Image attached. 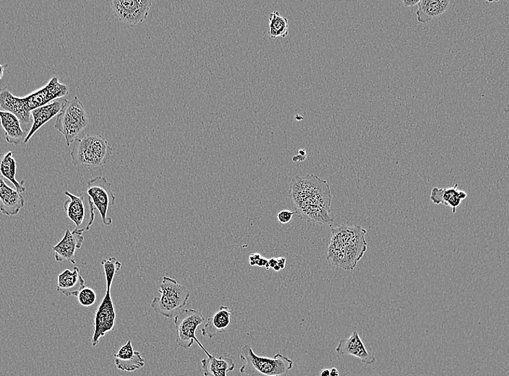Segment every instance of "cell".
<instances>
[{
  "label": "cell",
  "mask_w": 509,
  "mask_h": 376,
  "mask_svg": "<svg viewBox=\"0 0 509 376\" xmlns=\"http://www.w3.org/2000/svg\"><path fill=\"white\" fill-rule=\"evenodd\" d=\"M289 194L300 219L321 225L334 221L330 216L332 192L326 180L312 174L297 176L292 180Z\"/></svg>",
  "instance_id": "obj_1"
},
{
  "label": "cell",
  "mask_w": 509,
  "mask_h": 376,
  "mask_svg": "<svg viewBox=\"0 0 509 376\" xmlns=\"http://www.w3.org/2000/svg\"><path fill=\"white\" fill-rule=\"evenodd\" d=\"M331 232L327 259L339 268L353 271L367 252V231L359 225H342Z\"/></svg>",
  "instance_id": "obj_2"
},
{
  "label": "cell",
  "mask_w": 509,
  "mask_h": 376,
  "mask_svg": "<svg viewBox=\"0 0 509 376\" xmlns=\"http://www.w3.org/2000/svg\"><path fill=\"white\" fill-rule=\"evenodd\" d=\"M69 88L57 76L47 85L24 97L14 96L8 87L0 90V109L15 115L24 124L32 120V111L67 95Z\"/></svg>",
  "instance_id": "obj_3"
},
{
  "label": "cell",
  "mask_w": 509,
  "mask_h": 376,
  "mask_svg": "<svg viewBox=\"0 0 509 376\" xmlns=\"http://www.w3.org/2000/svg\"><path fill=\"white\" fill-rule=\"evenodd\" d=\"M240 357L244 362L240 372L249 376H286L294 365L292 360L281 353L273 357L258 356L247 344L242 346Z\"/></svg>",
  "instance_id": "obj_4"
},
{
  "label": "cell",
  "mask_w": 509,
  "mask_h": 376,
  "mask_svg": "<svg viewBox=\"0 0 509 376\" xmlns=\"http://www.w3.org/2000/svg\"><path fill=\"white\" fill-rule=\"evenodd\" d=\"M113 151L102 136L88 134L73 142L71 153L72 163L86 168H98L107 163Z\"/></svg>",
  "instance_id": "obj_5"
},
{
  "label": "cell",
  "mask_w": 509,
  "mask_h": 376,
  "mask_svg": "<svg viewBox=\"0 0 509 376\" xmlns=\"http://www.w3.org/2000/svg\"><path fill=\"white\" fill-rule=\"evenodd\" d=\"M160 297H155L150 303L151 308L158 314L174 318L185 307L190 298L188 288L174 280L163 276L159 285Z\"/></svg>",
  "instance_id": "obj_6"
},
{
  "label": "cell",
  "mask_w": 509,
  "mask_h": 376,
  "mask_svg": "<svg viewBox=\"0 0 509 376\" xmlns=\"http://www.w3.org/2000/svg\"><path fill=\"white\" fill-rule=\"evenodd\" d=\"M89 121L84 105L78 98L64 100L63 106L54 124V129L61 133L67 146H70L84 131Z\"/></svg>",
  "instance_id": "obj_7"
},
{
  "label": "cell",
  "mask_w": 509,
  "mask_h": 376,
  "mask_svg": "<svg viewBox=\"0 0 509 376\" xmlns=\"http://www.w3.org/2000/svg\"><path fill=\"white\" fill-rule=\"evenodd\" d=\"M204 322L205 318L199 311L194 309H183L174 318L176 329V342L185 349H190L192 344L196 343L205 355L210 357L212 355L205 349L196 338L197 329Z\"/></svg>",
  "instance_id": "obj_8"
},
{
  "label": "cell",
  "mask_w": 509,
  "mask_h": 376,
  "mask_svg": "<svg viewBox=\"0 0 509 376\" xmlns=\"http://www.w3.org/2000/svg\"><path fill=\"white\" fill-rule=\"evenodd\" d=\"M65 194L69 199L64 203V210L67 217L74 223V230L82 234L90 230L94 222L95 208L87 193L80 197L68 191Z\"/></svg>",
  "instance_id": "obj_9"
},
{
  "label": "cell",
  "mask_w": 509,
  "mask_h": 376,
  "mask_svg": "<svg viewBox=\"0 0 509 376\" xmlns=\"http://www.w3.org/2000/svg\"><path fill=\"white\" fill-rule=\"evenodd\" d=\"M87 195L93 204L102 217L104 225L106 226L113 224V219L108 217L110 208L115 205L116 198L112 191V185L106 178L98 176L91 179L87 182Z\"/></svg>",
  "instance_id": "obj_10"
},
{
  "label": "cell",
  "mask_w": 509,
  "mask_h": 376,
  "mask_svg": "<svg viewBox=\"0 0 509 376\" xmlns=\"http://www.w3.org/2000/svg\"><path fill=\"white\" fill-rule=\"evenodd\" d=\"M116 311L111 296V290L106 289L105 296L95 314L94 332L91 340L93 347L98 346L106 333L114 329Z\"/></svg>",
  "instance_id": "obj_11"
},
{
  "label": "cell",
  "mask_w": 509,
  "mask_h": 376,
  "mask_svg": "<svg viewBox=\"0 0 509 376\" xmlns=\"http://www.w3.org/2000/svg\"><path fill=\"white\" fill-rule=\"evenodd\" d=\"M151 5L150 0H114L111 2L115 16L120 21L132 25L145 21Z\"/></svg>",
  "instance_id": "obj_12"
},
{
  "label": "cell",
  "mask_w": 509,
  "mask_h": 376,
  "mask_svg": "<svg viewBox=\"0 0 509 376\" xmlns=\"http://www.w3.org/2000/svg\"><path fill=\"white\" fill-rule=\"evenodd\" d=\"M336 353L339 357L354 356L367 366H373L376 363V357L367 351L357 331H353L349 338L340 340Z\"/></svg>",
  "instance_id": "obj_13"
},
{
  "label": "cell",
  "mask_w": 509,
  "mask_h": 376,
  "mask_svg": "<svg viewBox=\"0 0 509 376\" xmlns=\"http://www.w3.org/2000/svg\"><path fill=\"white\" fill-rule=\"evenodd\" d=\"M84 238L82 233L76 230H67L62 241L53 247L54 258L58 262L68 261L76 263V252L84 243Z\"/></svg>",
  "instance_id": "obj_14"
},
{
  "label": "cell",
  "mask_w": 509,
  "mask_h": 376,
  "mask_svg": "<svg viewBox=\"0 0 509 376\" xmlns=\"http://www.w3.org/2000/svg\"><path fill=\"white\" fill-rule=\"evenodd\" d=\"M24 204L22 195L8 186L5 180L0 179V211L8 217L16 216Z\"/></svg>",
  "instance_id": "obj_15"
},
{
  "label": "cell",
  "mask_w": 509,
  "mask_h": 376,
  "mask_svg": "<svg viewBox=\"0 0 509 376\" xmlns=\"http://www.w3.org/2000/svg\"><path fill=\"white\" fill-rule=\"evenodd\" d=\"M114 357L115 366L120 371L134 372L145 366V360L140 352L134 350L131 340L122 346Z\"/></svg>",
  "instance_id": "obj_16"
},
{
  "label": "cell",
  "mask_w": 509,
  "mask_h": 376,
  "mask_svg": "<svg viewBox=\"0 0 509 376\" xmlns=\"http://www.w3.org/2000/svg\"><path fill=\"white\" fill-rule=\"evenodd\" d=\"M64 100L53 101L46 105L37 108L32 111V118L33 124L32 129L25 139L24 144L30 141L32 137L45 124L54 117L58 115L63 106Z\"/></svg>",
  "instance_id": "obj_17"
},
{
  "label": "cell",
  "mask_w": 509,
  "mask_h": 376,
  "mask_svg": "<svg viewBox=\"0 0 509 376\" xmlns=\"http://www.w3.org/2000/svg\"><path fill=\"white\" fill-rule=\"evenodd\" d=\"M85 287L84 278L77 267L73 271L66 269L58 276L57 290L67 297H77L80 290Z\"/></svg>",
  "instance_id": "obj_18"
},
{
  "label": "cell",
  "mask_w": 509,
  "mask_h": 376,
  "mask_svg": "<svg viewBox=\"0 0 509 376\" xmlns=\"http://www.w3.org/2000/svg\"><path fill=\"white\" fill-rule=\"evenodd\" d=\"M0 124L8 144L18 146L24 142L27 133L23 130L21 122L15 115L0 109Z\"/></svg>",
  "instance_id": "obj_19"
},
{
  "label": "cell",
  "mask_w": 509,
  "mask_h": 376,
  "mask_svg": "<svg viewBox=\"0 0 509 376\" xmlns=\"http://www.w3.org/2000/svg\"><path fill=\"white\" fill-rule=\"evenodd\" d=\"M231 310L227 306H220L219 310L208 318L202 329V336L213 339L218 333L225 332L231 324Z\"/></svg>",
  "instance_id": "obj_20"
},
{
  "label": "cell",
  "mask_w": 509,
  "mask_h": 376,
  "mask_svg": "<svg viewBox=\"0 0 509 376\" xmlns=\"http://www.w3.org/2000/svg\"><path fill=\"white\" fill-rule=\"evenodd\" d=\"M457 188L458 184L449 188H434L431 192V200L435 204H444L451 206L453 213L455 214L457 208L467 197L466 192L459 190Z\"/></svg>",
  "instance_id": "obj_21"
},
{
  "label": "cell",
  "mask_w": 509,
  "mask_h": 376,
  "mask_svg": "<svg viewBox=\"0 0 509 376\" xmlns=\"http://www.w3.org/2000/svg\"><path fill=\"white\" fill-rule=\"evenodd\" d=\"M235 362L229 357H216L213 355L201 360V370L204 376H227L236 369Z\"/></svg>",
  "instance_id": "obj_22"
},
{
  "label": "cell",
  "mask_w": 509,
  "mask_h": 376,
  "mask_svg": "<svg viewBox=\"0 0 509 376\" xmlns=\"http://www.w3.org/2000/svg\"><path fill=\"white\" fill-rule=\"evenodd\" d=\"M450 0H420L417 11L418 21L425 23L442 15L449 8Z\"/></svg>",
  "instance_id": "obj_23"
},
{
  "label": "cell",
  "mask_w": 509,
  "mask_h": 376,
  "mask_svg": "<svg viewBox=\"0 0 509 376\" xmlns=\"http://www.w3.org/2000/svg\"><path fill=\"white\" fill-rule=\"evenodd\" d=\"M17 162L13 157V152L9 151L5 154H0V179H7L21 194L25 192V181L18 182L16 179Z\"/></svg>",
  "instance_id": "obj_24"
},
{
  "label": "cell",
  "mask_w": 509,
  "mask_h": 376,
  "mask_svg": "<svg viewBox=\"0 0 509 376\" xmlns=\"http://www.w3.org/2000/svg\"><path fill=\"white\" fill-rule=\"evenodd\" d=\"M269 35L272 38L286 37L289 34L288 19L282 16L278 11H273L269 15Z\"/></svg>",
  "instance_id": "obj_25"
},
{
  "label": "cell",
  "mask_w": 509,
  "mask_h": 376,
  "mask_svg": "<svg viewBox=\"0 0 509 376\" xmlns=\"http://www.w3.org/2000/svg\"><path fill=\"white\" fill-rule=\"evenodd\" d=\"M102 265L104 270L106 289L111 290L115 276L122 267V263L115 257H110L108 259L103 260Z\"/></svg>",
  "instance_id": "obj_26"
},
{
  "label": "cell",
  "mask_w": 509,
  "mask_h": 376,
  "mask_svg": "<svg viewBox=\"0 0 509 376\" xmlns=\"http://www.w3.org/2000/svg\"><path fill=\"white\" fill-rule=\"evenodd\" d=\"M77 297L79 303L84 306V307H90L98 300V296H96L95 291L93 289L87 287L80 290Z\"/></svg>",
  "instance_id": "obj_27"
},
{
  "label": "cell",
  "mask_w": 509,
  "mask_h": 376,
  "mask_svg": "<svg viewBox=\"0 0 509 376\" xmlns=\"http://www.w3.org/2000/svg\"><path fill=\"white\" fill-rule=\"evenodd\" d=\"M295 214H296V212L284 210L280 212L278 214V219L281 224H287V223L290 222L292 220V218Z\"/></svg>",
  "instance_id": "obj_28"
},
{
  "label": "cell",
  "mask_w": 509,
  "mask_h": 376,
  "mask_svg": "<svg viewBox=\"0 0 509 376\" xmlns=\"http://www.w3.org/2000/svg\"><path fill=\"white\" fill-rule=\"evenodd\" d=\"M261 257L262 256H261V255L258 254H252L249 257V262H250L251 266L252 267L257 266L258 261Z\"/></svg>",
  "instance_id": "obj_29"
},
{
  "label": "cell",
  "mask_w": 509,
  "mask_h": 376,
  "mask_svg": "<svg viewBox=\"0 0 509 376\" xmlns=\"http://www.w3.org/2000/svg\"><path fill=\"white\" fill-rule=\"evenodd\" d=\"M420 0H404L403 5L405 7H411L418 5Z\"/></svg>",
  "instance_id": "obj_30"
},
{
  "label": "cell",
  "mask_w": 509,
  "mask_h": 376,
  "mask_svg": "<svg viewBox=\"0 0 509 376\" xmlns=\"http://www.w3.org/2000/svg\"><path fill=\"white\" fill-rule=\"evenodd\" d=\"M278 265L282 269H284L286 266V259L284 257H280L277 258Z\"/></svg>",
  "instance_id": "obj_31"
},
{
  "label": "cell",
  "mask_w": 509,
  "mask_h": 376,
  "mask_svg": "<svg viewBox=\"0 0 509 376\" xmlns=\"http://www.w3.org/2000/svg\"><path fill=\"white\" fill-rule=\"evenodd\" d=\"M268 263V260L264 257H261L258 261L257 267H266Z\"/></svg>",
  "instance_id": "obj_32"
},
{
  "label": "cell",
  "mask_w": 509,
  "mask_h": 376,
  "mask_svg": "<svg viewBox=\"0 0 509 376\" xmlns=\"http://www.w3.org/2000/svg\"><path fill=\"white\" fill-rule=\"evenodd\" d=\"M268 265L269 268H273L275 266L278 265V261L277 258H271L269 260H268Z\"/></svg>",
  "instance_id": "obj_33"
},
{
  "label": "cell",
  "mask_w": 509,
  "mask_h": 376,
  "mask_svg": "<svg viewBox=\"0 0 509 376\" xmlns=\"http://www.w3.org/2000/svg\"><path fill=\"white\" fill-rule=\"evenodd\" d=\"M8 67L7 65H3L0 64V80L2 79V78L4 76L5 69Z\"/></svg>",
  "instance_id": "obj_34"
},
{
  "label": "cell",
  "mask_w": 509,
  "mask_h": 376,
  "mask_svg": "<svg viewBox=\"0 0 509 376\" xmlns=\"http://www.w3.org/2000/svg\"><path fill=\"white\" fill-rule=\"evenodd\" d=\"M329 376H339V372L337 368H333L331 370H330Z\"/></svg>",
  "instance_id": "obj_35"
},
{
  "label": "cell",
  "mask_w": 509,
  "mask_h": 376,
  "mask_svg": "<svg viewBox=\"0 0 509 376\" xmlns=\"http://www.w3.org/2000/svg\"><path fill=\"white\" fill-rule=\"evenodd\" d=\"M306 159V157H302V156H301V155H299L297 156H295L293 158V161L295 162H297L298 161L299 162H302V161H304Z\"/></svg>",
  "instance_id": "obj_36"
},
{
  "label": "cell",
  "mask_w": 509,
  "mask_h": 376,
  "mask_svg": "<svg viewBox=\"0 0 509 376\" xmlns=\"http://www.w3.org/2000/svg\"><path fill=\"white\" fill-rule=\"evenodd\" d=\"M329 375H330V370L324 369L321 371L320 376H329Z\"/></svg>",
  "instance_id": "obj_37"
},
{
  "label": "cell",
  "mask_w": 509,
  "mask_h": 376,
  "mask_svg": "<svg viewBox=\"0 0 509 376\" xmlns=\"http://www.w3.org/2000/svg\"><path fill=\"white\" fill-rule=\"evenodd\" d=\"M299 155H301V156H302V157H306L307 154H306V150L305 149H302V150L299 151Z\"/></svg>",
  "instance_id": "obj_38"
},
{
  "label": "cell",
  "mask_w": 509,
  "mask_h": 376,
  "mask_svg": "<svg viewBox=\"0 0 509 376\" xmlns=\"http://www.w3.org/2000/svg\"><path fill=\"white\" fill-rule=\"evenodd\" d=\"M273 269H274V271H276L277 272L281 270V269L280 268L278 265L275 266Z\"/></svg>",
  "instance_id": "obj_39"
},
{
  "label": "cell",
  "mask_w": 509,
  "mask_h": 376,
  "mask_svg": "<svg viewBox=\"0 0 509 376\" xmlns=\"http://www.w3.org/2000/svg\"><path fill=\"white\" fill-rule=\"evenodd\" d=\"M295 119L297 120H301L304 119V118L301 117V115H297L296 117H295Z\"/></svg>",
  "instance_id": "obj_40"
}]
</instances>
